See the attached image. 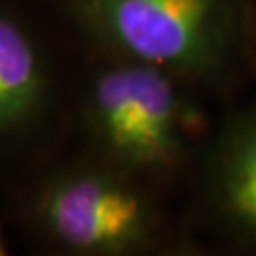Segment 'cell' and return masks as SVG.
Instances as JSON below:
<instances>
[{
	"label": "cell",
	"instance_id": "obj_1",
	"mask_svg": "<svg viewBox=\"0 0 256 256\" xmlns=\"http://www.w3.org/2000/svg\"><path fill=\"white\" fill-rule=\"evenodd\" d=\"M70 8L122 59L188 80L226 72L245 36L241 0H70Z\"/></svg>",
	"mask_w": 256,
	"mask_h": 256
},
{
	"label": "cell",
	"instance_id": "obj_3",
	"mask_svg": "<svg viewBox=\"0 0 256 256\" xmlns=\"http://www.w3.org/2000/svg\"><path fill=\"white\" fill-rule=\"evenodd\" d=\"M48 230L64 247L120 254L142 247L154 232V209L133 184L106 171L61 176L42 202Z\"/></svg>",
	"mask_w": 256,
	"mask_h": 256
},
{
	"label": "cell",
	"instance_id": "obj_4",
	"mask_svg": "<svg viewBox=\"0 0 256 256\" xmlns=\"http://www.w3.org/2000/svg\"><path fill=\"white\" fill-rule=\"evenodd\" d=\"M207 198L224 230L256 245V110L236 116L214 140Z\"/></svg>",
	"mask_w": 256,
	"mask_h": 256
},
{
	"label": "cell",
	"instance_id": "obj_6",
	"mask_svg": "<svg viewBox=\"0 0 256 256\" xmlns=\"http://www.w3.org/2000/svg\"><path fill=\"white\" fill-rule=\"evenodd\" d=\"M8 254V247H6V243H4V238H2V234H0V256Z\"/></svg>",
	"mask_w": 256,
	"mask_h": 256
},
{
	"label": "cell",
	"instance_id": "obj_2",
	"mask_svg": "<svg viewBox=\"0 0 256 256\" xmlns=\"http://www.w3.org/2000/svg\"><path fill=\"white\" fill-rule=\"evenodd\" d=\"M176 76L124 59L102 70L92 90V118L102 146L122 165L169 171L182 164L198 112L176 88Z\"/></svg>",
	"mask_w": 256,
	"mask_h": 256
},
{
	"label": "cell",
	"instance_id": "obj_5",
	"mask_svg": "<svg viewBox=\"0 0 256 256\" xmlns=\"http://www.w3.org/2000/svg\"><path fill=\"white\" fill-rule=\"evenodd\" d=\"M44 72L28 34L0 16V129L16 126L34 110Z\"/></svg>",
	"mask_w": 256,
	"mask_h": 256
}]
</instances>
